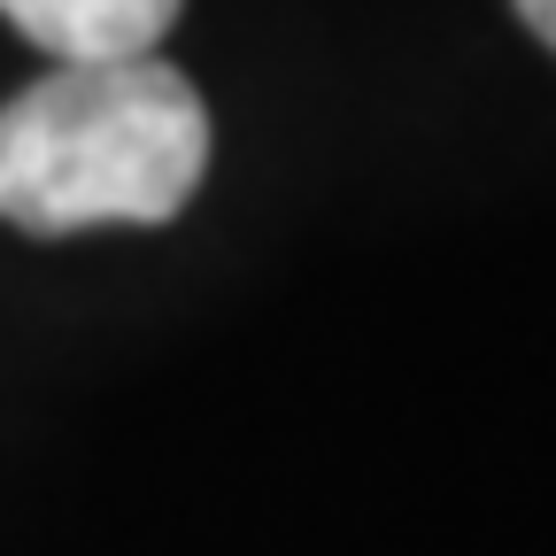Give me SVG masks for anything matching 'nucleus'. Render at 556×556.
Here are the masks:
<instances>
[{"label":"nucleus","mask_w":556,"mask_h":556,"mask_svg":"<svg viewBox=\"0 0 556 556\" xmlns=\"http://www.w3.org/2000/svg\"><path fill=\"white\" fill-rule=\"evenodd\" d=\"M208 170V109L155 54L54 62L0 109V217L31 240L170 225Z\"/></svg>","instance_id":"f257e3e1"},{"label":"nucleus","mask_w":556,"mask_h":556,"mask_svg":"<svg viewBox=\"0 0 556 556\" xmlns=\"http://www.w3.org/2000/svg\"><path fill=\"white\" fill-rule=\"evenodd\" d=\"M0 16L54 62H124L163 47L178 0H0Z\"/></svg>","instance_id":"f03ea898"},{"label":"nucleus","mask_w":556,"mask_h":556,"mask_svg":"<svg viewBox=\"0 0 556 556\" xmlns=\"http://www.w3.org/2000/svg\"><path fill=\"white\" fill-rule=\"evenodd\" d=\"M510 9H518V24H526V31L556 54V0H510Z\"/></svg>","instance_id":"7ed1b4c3"}]
</instances>
